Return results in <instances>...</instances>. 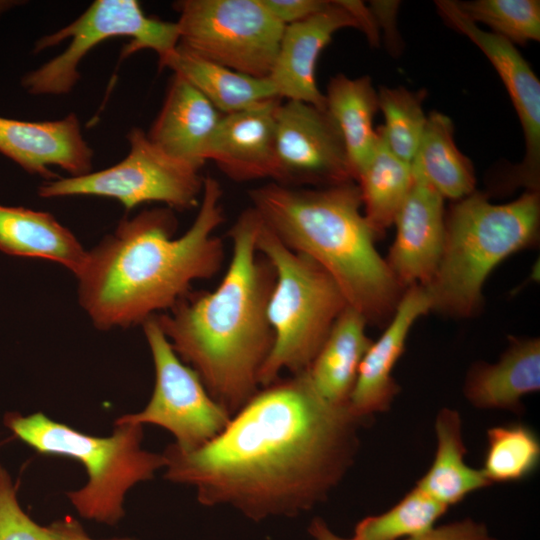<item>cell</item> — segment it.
Here are the masks:
<instances>
[{
    "label": "cell",
    "instance_id": "cell-1",
    "mask_svg": "<svg viewBox=\"0 0 540 540\" xmlns=\"http://www.w3.org/2000/svg\"><path fill=\"white\" fill-rule=\"evenodd\" d=\"M368 419L333 404L306 372L262 387L204 446L162 453L165 478L193 487L204 506L248 518L295 516L326 500L352 466Z\"/></svg>",
    "mask_w": 540,
    "mask_h": 540
},
{
    "label": "cell",
    "instance_id": "cell-2",
    "mask_svg": "<svg viewBox=\"0 0 540 540\" xmlns=\"http://www.w3.org/2000/svg\"><path fill=\"white\" fill-rule=\"evenodd\" d=\"M222 193L216 179L204 178L196 218L178 238L170 209L145 210L88 251L78 295L98 329L143 324L173 308L195 281L220 271L225 247L214 233L225 221Z\"/></svg>",
    "mask_w": 540,
    "mask_h": 540
},
{
    "label": "cell",
    "instance_id": "cell-3",
    "mask_svg": "<svg viewBox=\"0 0 540 540\" xmlns=\"http://www.w3.org/2000/svg\"><path fill=\"white\" fill-rule=\"evenodd\" d=\"M260 222L252 207L238 216L228 232L231 259L214 290L189 292L155 315L177 356L231 417L261 389L274 344L267 309L275 271L256 247Z\"/></svg>",
    "mask_w": 540,
    "mask_h": 540
},
{
    "label": "cell",
    "instance_id": "cell-4",
    "mask_svg": "<svg viewBox=\"0 0 540 540\" xmlns=\"http://www.w3.org/2000/svg\"><path fill=\"white\" fill-rule=\"evenodd\" d=\"M249 198L262 223L321 266L368 325L389 323L406 289L375 247L356 182L301 188L271 181Z\"/></svg>",
    "mask_w": 540,
    "mask_h": 540
},
{
    "label": "cell",
    "instance_id": "cell-5",
    "mask_svg": "<svg viewBox=\"0 0 540 540\" xmlns=\"http://www.w3.org/2000/svg\"><path fill=\"white\" fill-rule=\"evenodd\" d=\"M539 228V190L506 204H493L478 191L459 199L445 217L440 262L424 286L431 311L456 318L476 314L487 277L508 256L535 245Z\"/></svg>",
    "mask_w": 540,
    "mask_h": 540
},
{
    "label": "cell",
    "instance_id": "cell-6",
    "mask_svg": "<svg viewBox=\"0 0 540 540\" xmlns=\"http://www.w3.org/2000/svg\"><path fill=\"white\" fill-rule=\"evenodd\" d=\"M3 423L38 453L72 458L85 467L88 482L68 492L67 497L78 514L90 521L116 525L125 515L127 491L139 482L151 480L155 471L166 464L163 454L142 448L140 424L115 423L111 436L95 437L41 412L28 416L9 412Z\"/></svg>",
    "mask_w": 540,
    "mask_h": 540
},
{
    "label": "cell",
    "instance_id": "cell-7",
    "mask_svg": "<svg viewBox=\"0 0 540 540\" xmlns=\"http://www.w3.org/2000/svg\"><path fill=\"white\" fill-rule=\"evenodd\" d=\"M256 247L275 271L267 309L274 344L260 372L262 388L284 371H307L348 303L321 266L285 246L262 221Z\"/></svg>",
    "mask_w": 540,
    "mask_h": 540
},
{
    "label": "cell",
    "instance_id": "cell-8",
    "mask_svg": "<svg viewBox=\"0 0 540 540\" xmlns=\"http://www.w3.org/2000/svg\"><path fill=\"white\" fill-rule=\"evenodd\" d=\"M119 36L132 38L123 56L151 49L158 54L159 63L179 44L177 23L147 17L137 1L97 0L68 26L37 42L35 51L39 52L70 39L61 54L28 73L23 86L36 95L69 92L79 79L78 66L84 56L98 43Z\"/></svg>",
    "mask_w": 540,
    "mask_h": 540
},
{
    "label": "cell",
    "instance_id": "cell-9",
    "mask_svg": "<svg viewBox=\"0 0 540 540\" xmlns=\"http://www.w3.org/2000/svg\"><path fill=\"white\" fill-rule=\"evenodd\" d=\"M179 46L201 58L256 78H268L284 25L261 0H182Z\"/></svg>",
    "mask_w": 540,
    "mask_h": 540
},
{
    "label": "cell",
    "instance_id": "cell-10",
    "mask_svg": "<svg viewBox=\"0 0 540 540\" xmlns=\"http://www.w3.org/2000/svg\"><path fill=\"white\" fill-rule=\"evenodd\" d=\"M127 156L97 172L47 181L39 187L44 198L99 196L118 200L126 209L145 202H162L187 210L199 205L204 178L198 168L170 157L147 134L134 128L128 134Z\"/></svg>",
    "mask_w": 540,
    "mask_h": 540
},
{
    "label": "cell",
    "instance_id": "cell-11",
    "mask_svg": "<svg viewBox=\"0 0 540 540\" xmlns=\"http://www.w3.org/2000/svg\"><path fill=\"white\" fill-rule=\"evenodd\" d=\"M142 325L155 369L153 394L142 411L120 416L115 423L157 425L174 436L181 450L198 449L218 436L231 416L177 356L155 315Z\"/></svg>",
    "mask_w": 540,
    "mask_h": 540
},
{
    "label": "cell",
    "instance_id": "cell-12",
    "mask_svg": "<svg viewBox=\"0 0 540 540\" xmlns=\"http://www.w3.org/2000/svg\"><path fill=\"white\" fill-rule=\"evenodd\" d=\"M276 175L286 186L356 182L341 133L326 109L294 100L275 114Z\"/></svg>",
    "mask_w": 540,
    "mask_h": 540
},
{
    "label": "cell",
    "instance_id": "cell-13",
    "mask_svg": "<svg viewBox=\"0 0 540 540\" xmlns=\"http://www.w3.org/2000/svg\"><path fill=\"white\" fill-rule=\"evenodd\" d=\"M441 17L470 39L488 58L501 78L522 126L526 153L515 180L528 190H539L540 175V81L515 45L479 28L456 1H435Z\"/></svg>",
    "mask_w": 540,
    "mask_h": 540
},
{
    "label": "cell",
    "instance_id": "cell-14",
    "mask_svg": "<svg viewBox=\"0 0 540 540\" xmlns=\"http://www.w3.org/2000/svg\"><path fill=\"white\" fill-rule=\"evenodd\" d=\"M394 224L396 236L386 259L389 268L405 289L427 286L444 246V198L424 179L413 175Z\"/></svg>",
    "mask_w": 540,
    "mask_h": 540
},
{
    "label": "cell",
    "instance_id": "cell-15",
    "mask_svg": "<svg viewBox=\"0 0 540 540\" xmlns=\"http://www.w3.org/2000/svg\"><path fill=\"white\" fill-rule=\"evenodd\" d=\"M348 27L359 29L339 0L329 1L322 11L286 25L268 76L277 96L326 109L325 96L315 79L316 63L334 33Z\"/></svg>",
    "mask_w": 540,
    "mask_h": 540
},
{
    "label": "cell",
    "instance_id": "cell-16",
    "mask_svg": "<svg viewBox=\"0 0 540 540\" xmlns=\"http://www.w3.org/2000/svg\"><path fill=\"white\" fill-rule=\"evenodd\" d=\"M282 99L275 97L250 109L223 114L205 151V161L236 182L276 175L275 114Z\"/></svg>",
    "mask_w": 540,
    "mask_h": 540
},
{
    "label": "cell",
    "instance_id": "cell-17",
    "mask_svg": "<svg viewBox=\"0 0 540 540\" xmlns=\"http://www.w3.org/2000/svg\"><path fill=\"white\" fill-rule=\"evenodd\" d=\"M429 311L431 303L423 286L405 290L384 332L372 342L360 363L349 397V405L358 416L369 419L390 409L400 391L392 376L394 367L405 350L413 324Z\"/></svg>",
    "mask_w": 540,
    "mask_h": 540
},
{
    "label": "cell",
    "instance_id": "cell-18",
    "mask_svg": "<svg viewBox=\"0 0 540 540\" xmlns=\"http://www.w3.org/2000/svg\"><path fill=\"white\" fill-rule=\"evenodd\" d=\"M0 152L26 171L48 178L53 176L50 166H58L72 177L92 169L93 150L74 114L44 122L0 116Z\"/></svg>",
    "mask_w": 540,
    "mask_h": 540
},
{
    "label": "cell",
    "instance_id": "cell-19",
    "mask_svg": "<svg viewBox=\"0 0 540 540\" xmlns=\"http://www.w3.org/2000/svg\"><path fill=\"white\" fill-rule=\"evenodd\" d=\"M222 115L191 83L174 74L147 136L170 157L200 169Z\"/></svg>",
    "mask_w": 540,
    "mask_h": 540
},
{
    "label": "cell",
    "instance_id": "cell-20",
    "mask_svg": "<svg viewBox=\"0 0 540 540\" xmlns=\"http://www.w3.org/2000/svg\"><path fill=\"white\" fill-rule=\"evenodd\" d=\"M540 389V341L510 338L496 363L477 362L464 382L466 399L479 409H501L520 414L522 398Z\"/></svg>",
    "mask_w": 540,
    "mask_h": 540
},
{
    "label": "cell",
    "instance_id": "cell-21",
    "mask_svg": "<svg viewBox=\"0 0 540 540\" xmlns=\"http://www.w3.org/2000/svg\"><path fill=\"white\" fill-rule=\"evenodd\" d=\"M367 325L364 316L348 305L305 371L315 390L333 404L349 403L360 363L373 342Z\"/></svg>",
    "mask_w": 540,
    "mask_h": 540
},
{
    "label": "cell",
    "instance_id": "cell-22",
    "mask_svg": "<svg viewBox=\"0 0 540 540\" xmlns=\"http://www.w3.org/2000/svg\"><path fill=\"white\" fill-rule=\"evenodd\" d=\"M0 250L16 256L48 259L77 277L88 251L53 215L23 207L0 205Z\"/></svg>",
    "mask_w": 540,
    "mask_h": 540
},
{
    "label": "cell",
    "instance_id": "cell-23",
    "mask_svg": "<svg viewBox=\"0 0 540 540\" xmlns=\"http://www.w3.org/2000/svg\"><path fill=\"white\" fill-rule=\"evenodd\" d=\"M160 67H167L185 78L222 114L244 111L278 97L268 78L231 70L179 45Z\"/></svg>",
    "mask_w": 540,
    "mask_h": 540
},
{
    "label": "cell",
    "instance_id": "cell-24",
    "mask_svg": "<svg viewBox=\"0 0 540 540\" xmlns=\"http://www.w3.org/2000/svg\"><path fill=\"white\" fill-rule=\"evenodd\" d=\"M324 96L326 110L341 133L356 181L377 143L373 119L379 109L378 93L369 76L349 78L339 74L330 79Z\"/></svg>",
    "mask_w": 540,
    "mask_h": 540
},
{
    "label": "cell",
    "instance_id": "cell-25",
    "mask_svg": "<svg viewBox=\"0 0 540 540\" xmlns=\"http://www.w3.org/2000/svg\"><path fill=\"white\" fill-rule=\"evenodd\" d=\"M437 448L434 460L416 486L446 506L461 502L470 493L490 486L482 470L468 466L457 410L442 408L435 420Z\"/></svg>",
    "mask_w": 540,
    "mask_h": 540
},
{
    "label": "cell",
    "instance_id": "cell-26",
    "mask_svg": "<svg viewBox=\"0 0 540 540\" xmlns=\"http://www.w3.org/2000/svg\"><path fill=\"white\" fill-rule=\"evenodd\" d=\"M411 168L413 175L424 179L443 198L459 200L475 191L473 166L454 142L451 119L441 112L427 116Z\"/></svg>",
    "mask_w": 540,
    "mask_h": 540
},
{
    "label": "cell",
    "instance_id": "cell-27",
    "mask_svg": "<svg viewBox=\"0 0 540 540\" xmlns=\"http://www.w3.org/2000/svg\"><path fill=\"white\" fill-rule=\"evenodd\" d=\"M374 153L357 177L363 214L376 238L394 223L413 183L411 164L387 146L379 128Z\"/></svg>",
    "mask_w": 540,
    "mask_h": 540
},
{
    "label": "cell",
    "instance_id": "cell-28",
    "mask_svg": "<svg viewBox=\"0 0 540 540\" xmlns=\"http://www.w3.org/2000/svg\"><path fill=\"white\" fill-rule=\"evenodd\" d=\"M539 460L540 441L529 426L510 423L487 430L481 470L491 484L523 480L536 470Z\"/></svg>",
    "mask_w": 540,
    "mask_h": 540
},
{
    "label": "cell",
    "instance_id": "cell-29",
    "mask_svg": "<svg viewBox=\"0 0 540 540\" xmlns=\"http://www.w3.org/2000/svg\"><path fill=\"white\" fill-rule=\"evenodd\" d=\"M449 507L418 486L386 512L368 516L355 527L354 540H398L418 536L432 527Z\"/></svg>",
    "mask_w": 540,
    "mask_h": 540
},
{
    "label": "cell",
    "instance_id": "cell-30",
    "mask_svg": "<svg viewBox=\"0 0 540 540\" xmlns=\"http://www.w3.org/2000/svg\"><path fill=\"white\" fill-rule=\"evenodd\" d=\"M425 90L410 91L404 87H380L379 109L384 125L378 127L388 148L400 159L411 164L426 126L423 110Z\"/></svg>",
    "mask_w": 540,
    "mask_h": 540
},
{
    "label": "cell",
    "instance_id": "cell-31",
    "mask_svg": "<svg viewBox=\"0 0 540 540\" xmlns=\"http://www.w3.org/2000/svg\"><path fill=\"white\" fill-rule=\"evenodd\" d=\"M456 3L474 23L489 26L492 33L512 44L540 40L538 0H475Z\"/></svg>",
    "mask_w": 540,
    "mask_h": 540
},
{
    "label": "cell",
    "instance_id": "cell-32",
    "mask_svg": "<svg viewBox=\"0 0 540 540\" xmlns=\"http://www.w3.org/2000/svg\"><path fill=\"white\" fill-rule=\"evenodd\" d=\"M0 540H57L49 526L39 525L22 509L12 478L1 464Z\"/></svg>",
    "mask_w": 540,
    "mask_h": 540
},
{
    "label": "cell",
    "instance_id": "cell-33",
    "mask_svg": "<svg viewBox=\"0 0 540 540\" xmlns=\"http://www.w3.org/2000/svg\"><path fill=\"white\" fill-rule=\"evenodd\" d=\"M406 540H497L490 536L487 528L472 519H465L439 527Z\"/></svg>",
    "mask_w": 540,
    "mask_h": 540
},
{
    "label": "cell",
    "instance_id": "cell-34",
    "mask_svg": "<svg viewBox=\"0 0 540 540\" xmlns=\"http://www.w3.org/2000/svg\"><path fill=\"white\" fill-rule=\"evenodd\" d=\"M270 14L284 26L304 20L326 8L325 0H261Z\"/></svg>",
    "mask_w": 540,
    "mask_h": 540
},
{
    "label": "cell",
    "instance_id": "cell-35",
    "mask_svg": "<svg viewBox=\"0 0 540 540\" xmlns=\"http://www.w3.org/2000/svg\"><path fill=\"white\" fill-rule=\"evenodd\" d=\"M339 2L356 19L358 28L367 35L369 42L377 45L378 24L371 9L362 1L339 0Z\"/></svg>",
    "mask_w": 540,
    "mask_h": 540
},
{
    "label": "cell",
    "instance_id": "cell-36",
    "mask_svg": "<svg viewBox=\"0 0 540 540\" xmlns=\"http://www.w3.org/2000/svg\"><path fill=\"white\" fill-rule=\"evenodd\" d=\"M57 540H136L131 537H117L110 539L91 538L82 525L72 517L56 520L49 525Z\"/></svg>",
    "mask_w": 540,
    "mask_h": 540
},
{
    "label": "cell",
    "instance_id": "cell-37",
    "mask_svg": "<svg viewBox=\"0 0 540 540\" xmlns=\"http://www.w3.org/2000/svg\"><path fill=\"white\" fill-rule=\"evenodd\" d=\"M308 530L314 540H354L353 538L345 539L334 534L321 518H314Z\"/></svg>",
    "mask_w": 540,
    "mask_h": 540
}]
</instances>
